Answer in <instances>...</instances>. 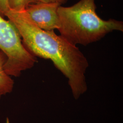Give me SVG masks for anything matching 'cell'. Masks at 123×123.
Here are the masks:
<instances>
[{
  "label": "cell",
  "instance_id": "obj_4",
  "mask_svg": "<svg viewBox=\"0 0 123 123\" xmlns=\"http://www.w3.org/2000/svg\"><path fill=\"white\" fill-rule=\"evenodd\" d=\"M60 6L57 3L39 2L29 5L25 11L31 21L41 29L54 31L58 29L59 26L57 10Z\"/></svg>",
  "mask_w": 123,
  "mask_h": 123
},
{
  "label": "cell",
  "instance_id": "obj_3",
  "mask_svg": "<svg viewBox=\"0 0 123 123\" xmlns=\"http://www.w3.org/2000/svg\"><path fill=\"white\" fill-rule=\"evenodd\" d=\"M18 29L10 20L0 15V50L6 54V73L10 76L19 77L22 72L31 69L37 62L22 43Z\"/></svg>",
  "mask_w": 123,
  "mask_h": 123
},
{
  "label": "cell",
  "instance_id": "obj_2",
  "mask_svg": "<svg viewBox=\"0 0 123 123\" xmlns=\"http://www.w3.org/2000/svg\"><path fill=\"white\" fill-rule=\"evenodd\" d=\"M95 0H80L74 5L57 10L60 35L71 44L86 46L114 31H123L122 21L101 19L96 12Z\"/></svg>",
  "mask_w": 123,
  "mask_h": 123
},
{
  "label": "cell",
  "instance_id": "obj_6",
  "mask_svg": "<svg viewBox=\"0 0 123 123\" xmlns=\"http://www.w3.org/2000/svg\"><path fill=\"white\" fill-rule=\"evenodd\" d=\"M41 2L40 0H8L9 9L16 11H24L31 4Z\"/></svg>",
  "mask_w": 123,
  "mask_h": 123
},
{
  "label": "cell",
  "instance_id": "obj_8",
  "mask_svg": "<svg viewBox=\"0 0 123 123\" xmlns=\"http://www.w3.org/2000/svg\"><path fill=\"white\" fill-rule=\"evenodd\" d=\"M41 2L46 3H57L61 5L66 3L68 0H40Z\"/></svg>",
  "mask_w": 123,
  "mask_h": 123
},
{
  "label": "cell",
  "instance_id": "obj_5",
  "mask_svg": "<svg viewBox=\"0 0 123 123\" xmlns=\"http://www.w3.org/2000/svg\"><path fill=\"white\" fill-rule=\"evenodd\" d=\"M6 60V54L0 50V98L12 92L14 88L13 79L5 71V64Z\"/></svg>",
  "mask_w": 123,
  "mask_h": 123
},
{
  "label": "cell",
  "instance_id": "obj_1",
  "mask_svg": "<svg viewBox=\"0 0 123 123\" xmlns=\"http://www.w3.org/2000/svg\"><path fill=\"white\" fill-rule=\"evenodd\" d=\"M5 17L13 23L26 49L35 57L48 59L68 79L73 97L78 99L87 90L85 73L89 64L84 54L54 31H45L33 22L25 10L11 9Z\"/></svg>",
  "mask_w": 123,
  "mask_h": 123
},
{
  "label": "cell",
  "instance_id": "obj_7",
  "mask_svg": "<svg viewBox=\"0 0 123 123\" xmlns=\"http://www.w3.org/2000/svg\"><path fill=\"white\" fill-rule=\"evenodd\" d=\"M9 9L8 0H0V15L4 17Z\"/></svg>",
  "mask_w": 123,
  "mask_h": 123
}]
</instances>
